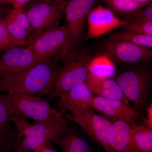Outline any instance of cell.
Here are the masks:
<instances>
[{"label": "cell", "mask_w": 152, "mask_h": 152, "mask_svg": "<svg viewBox=\"0 0 152 152\" xmlns=\"http://www.w3.org/2000/svg\"><path fill=\"white\" fill-rule=\"evenodd\" d=\"M7 15L13 19L18 23L31 34L32 27L29 19L23 8H14L9 12Z\"/></svg>", "instance_id": "27"}, {"label": "cell", "mask_w": 152, "mask_h": 152, "mask_svg": "<svg viewBox=\"0 0 152 152\" xmlns=\"http://www.w3.org/2000/svg\"><path fill=\"white\" fill-rule=\"evenodd\" d=\"M128 22H145L152 21V3L145 8L138 10L124 17Z\"/></svg>", "instance_id": "25"}, {"label": "cell", "mask_w": 152, "mask_h": 152, "mask_svg": "<svg viewBox=\"0 0 152 152\" xmlns=\"http://www.w3.org/2000/svg\"><path fill=\"white\" fill-rule=\"evenodd\" d=\"M72 44L67 28L58 26L42 33L26 47L40 61H57L65 56Z\"/></svg>", "instance_id": "4"}, {"label": "cell", "mask_w": 152, "mask_h": 152, "mask_svg": "<svg viewBox=\"0 0 152 152\" xmlns=\"http://www.w3.org/2000/svg\"><path fill=\"white\" fill-rule=\"evenodd\" d=\"M69 1H41L29 3L23 7L31 25L30 41L45 31L58 26Z\"/></svg>", "instance_id": "5"}, {"label": "cell", "mask_w": 152, "mask_h": 152, "mask_svg": "<svg viewBox=\"0 0 152 152\" xmlns=\"http://www.w3.org/2000/svg\"><path fill=\"white\" fill-rule=\"evenodd\" d=\"M8 0H0V5L6 4Z\"/></svg>", "instance_id": "34"}, {"label": "cell", "mask_w": 152, "mask_h": 152, "mask_svg": "<svg viewBox=\"0 0 152 152\" xmlns=\"http://www.w3.org/2000/svg\"><path fill=\"white\" fill-rule=\"evenodd\" d=\"M1 11L0 10V21H1Z\"/></svg>", "instance_id": "36"}, {"label": "cell", "mask_w": 152, "mask_h": 152, "mask_svg": "<svg viewBox=\"0 0 152 152\" xmlns=\"http://www.w3.org/2000/svg\"><path fill=\"white\" fill-rule=\"evenodd\" d=\"M12 121L15 126L11 134L12 138L22 148L32 151L45 143L54 142L68 128V121L63 117L31 124L12 115Z\"/></svg>", "instance_id": "2"}, {"label": "cell", "mask_w": 152, "mask_h": 152, "mask_svg": "<svg viewBox=\"0 0 152 152\" xmlns=\"http://www.w3.org/2000/svg\"><path fill=\"white\" fill-rule=\"evenodd\" d=\"M2 20L10 34L20 43L21 46H27L31 40V34L8 15Z\"/></svg>", "instance_id": "22"}, {"label": "cell", "mask_w": 152, "mask_h": 152, "mask_svg": "<svg viewBox=\"0 0 152 152\" xmlns=\"http://www.w3.org/2000/svg\"><path fill=\"white\" fill-rule=\"evenodd\" d=\"M0 152H13L9 138L4 144L0 146Z\"/></svg>", "instance_id": "32"}, {"label": "cell", "mask_w": 152, "mask_h": 152, "mask_svg": "<svg viewBox=\"0 0 152 152\" xmlns=\"http://www.w3.org/2000/svg\"><path fill=\"white\" fill-rule=\"evenodd\" d=\"M94 96L85 82L81 83L61 95L57 105L63 113L85 110L91 108V102Z\"/></svg>", "instance_id": "14"}, {"label": "cell", "mask_w": 152, "mask_h": 152, "mask_svg": "<svg viewBox=\"0 0 152 152\" xmlns=\"http://www.w3.org/2000/svg\"><path fill=\"white\" fill-rule=\"evenodd\" d=\"M132 125L123 121L113 123L109 134V152H134Z\"/></svg>", "instance_id": "15"}, {"label": "cell", "mask_w": 152, "mask_h": 152, "mask_svg": "<svg viewBox=\"0 0 152 152\" xmlns=\"http://www.w3.org/2000/svg\"><path fill=\"white\" fill-rule=\"evenodd\" d=\"M34 152H58L52 145V143L47 142L33 151Z\"/></svg>", "instance_id": "28"}, {"label": "cell", "mask_w": 152, "mask_h": 152, "mask_svg": "<svg viewBox=\"0 0 152 152\" xmlns=\"http://www.w3.org/2000/svg\"><path fill=\"white\" fill-rule=\"evenodd\" d=\"M87 40L98 38L128 23L115 15L110 9L101 5L95 7L90 12L88 18Z\"/></svg>", "instance_id": "10"}, {"label": "cell", "mask_w": 152, "mask_h": 152, "mask_svg": "<svg viewBox=\"0 0 152 152\" xmlns=\"http://www.w3.org/2000/svg\"><path fill=\"white\" fill-rule=\"evenodd\" d=\"M32 0H8L6 4L12 5L14 8L23 7Z\"/></svg>", "instance_id": "29"}, {"label": "cell", "mask_w": 152, "mask_h": 152, "mask_svg": "<svg viewBox=\"0 0 152 152\" xmlns=\"http://www.w3.org/2000/svg\"><path fill=\"white\" fill-rule=\"evenodd\" d=\"M133 1L146 6L150 3H152V0H133Z\"/></svg>", "instance_id": "33"}, {"label": "cell", "mask_w": 152, "mask_h": 152, "mask_svg": "<svg viewBox=\"0 0 152 152\" xmlns=\"http://www.w3.org/2000/svg\"><path fill=\"white\" fill-rule=\"evenodd\" d=\"M60 67L53 60L41 61L0 80V92H15L53 99V85Z\"/></svg>", "instance_id": "1"}, {"label": "cell", "mask_w": 152, "mask_h": 152, "mask_svg": "<svg viewBox=\"0 0 152 152\" xmlns=\"http://www.w3.org/2000/svg\"><path fill=\"white\" fill-rule=\"evenodd\" d=\"M116 81L128 100L138 109L142 107L148 99L151 85V74L145 67L132 69L118 76Z\"/></svg>", "instance_id": "7"}, {"label": "cell", "mask_w": 152, "mask_h": 152, "mask_svg": "<svg viewBox=\"0 0 152 152\" xmlns=\"http://www.w3.org/2000/svg\"><path fill=\"white\" fill-rule=\"evenodd\" d=\"M51 1V0H32L30 3L36 2L41 1Z\"/></svg>", "instance_id": "35"}, {"label": "cell", "mask_w": 152, "mask_h": 152, "mask_svg": "<svg viewBox=\"0 0 152 152\" xmlns=\"http://www.w3.org/2000/svg\"><path fill=\"white\" fill-rule=\"evenodd\" d=\"M9 140L10 142L13 152H34L32 151H26L22 148L15 142L11 135L9 137Z\"/></svg>", "instance_id": "31"}, {"label": "cell", "mask_w": 152, "mask_h": 152, "mask_svg": "<svg viewBox=\"0 0 152 152\" xmlns=\"http://www.w3.org/2000/svg\"><path fill=\"white\" fill-rule=\"evenodd\" d=\"M91 107L95 110L115 121H123L131 125L136 124L138 109L121 100L111 99L94 96Z\"/></svg>", "instance_id": "12"}, {"label": "cell", "mask_w": 152, "mask_h": 152, "mask_svg": "<svg viewBox=\"0 0 152 152\" xmlns=\"http://www.w3.org/2000/svg\"><path fill=\"white\" fill-rule=\"evenodd\" d=\"M71 118L80 126L92 140L109 152V134L113 124L110 120L96 113L92 108L71 112Z\"/></svg>", "instance_id": "8"}, {"label": "cell", "mask_w": 152, "mask_h": 152, "mask_svg": "<svg viewBox=\"0 0 152 152\" xmlns=\"http://www.w3.org/2000/svg\"><path fill=\"white\" fill-rule=\"evenodd\" d=\"M1 95L12 115L19 118L42 122L63 117L61 113L52 107L49 99L42 96L15 92Z\"/></svg>", "instance_id": "3"}, {"label": "cell", "mask_w": 152, "mask_h": 152, "mask_svg": "<svg viewBox=\"0 0 152 152\" xmlns=\"http://www.w3.org/2000/svg\"><path fill=\"white\" fill-rule=\"evenodd\" d=\"M88 70L89 73L95 77L107 79L114 75L115 69L113 63L107 58L100 56L91 61Z\"/></svg>", "instance_id": "19"}, {"label": "cell", "mask_w": 152, "mask_h": 152, "mask_svg": "<svg viewBox=\"0 0 152 152\" xmlns=\"http://www.w3.org/2000/svg\"><path fill=\"white\" fill-rule=\"evenodd\" d=\"M104 48L114 58L125 63H149L152 57L151 48L124 41H108Z\"/></svg>", "instance_id": "13"}, {"label": "cell", "mask_w": 152, "mask_h": 152, "mask_svg": "<svg viewBox=\"0 0 152 152\" xmlns=\"http://www.w3.org/2000/svg\"><path fill=\"white\" fill-rule=\"evenodd\" d=\"M145 126L152 129V105L151 104L147 110L146 117L145 120Z\"/></svg>", "instance_id": "30"}, {"label": "cell", "mask_w": 152, "mask_h": 152, "mask_svg": "<svg viewBox=\"0 0 152 152\" xmlns=\"http://www.w3.org/2000/svg\"><path fill=\"white\" fill-rule=\"evenodd\" d=\"M98 0H69L65 9L66 27L73 43L81 37L86 20Z\"/></svg>", "instance_id": "9"}, {"label": "cell", "mask_w": 152, "mask_h": 152, "mask_svg": "<svg viewBox=\"0 0 152 152\" xmlns=\"http://www.w3.org/2000/svg\"><path fill=\"white\" fill-rule=\"evenodd\" d=\"M89 57L75 54L65 60L57 72L53 85V99L60 97L78 84L84 83L89 74Z\"/></svg>", "instance_id": "6"}, {"label": "cell", "mask_w": 152, "mask_h": 152, "mask_svg": "<svg viewBox=\"0 0 152 152\" xmlns=\"http://www.w3.org/2000/svg\"><path fill=\"white\" fill-rule=\"evenodd\" d=\"M134 152H152V129L144 125H132Z\"/></svg>", "instance_id": "18"}, {"label": "cell", "mask_w": 152, "mask_h": 152, "mask_svg": "<svg viewBox=\"0 0 152 152\" xmlns=\"http://www.w3.org/2000/svg\"><path fill=\"white\" fill-rule=\"evenodd\" d=\"M40 61L27 47H14L0 57V78L20 72Z\"/></svg>", "instance_id": "11"}, {"label": "cell", "mask_w": 152, "mask_h": 152, "mask_svg": "<svg viewBox=\"0 0 152 152\" xmlns=\"http://www.w3.org/2000/svg\"><path fill=\"white\" fill-rule=\"evenodd\" d=\"M104 1L110 7L111 9L110 10L124 17L146 7L133 0H104Z\"/></svg>", "instance_id": "23"}, {"label": "cell", "mask_w": 152, "mask_h": 152, "mask_svg": "<svg viewBox=\"0 0 152 152\" xmlns=\"http://www.w3.org/2000/svg\"><path fill=\"white\" fill-rule=\"evenodd\" d=\"M121 27L126 31L139 34L152 36V21L145 22H128Z\"/></svg>", "instance_id": "26"}, {"label": "cell", "mask_w": 152, "mask_h": 152, "mask_svg": "<svg viewBox=\"0 0 152 152\" xmlns=\"http://www.w3.org/2000/svg\"><path fill=\"white\" fill-rule=\"evenodd\" d=\"M0 80H1V78H0Z\"/></svg>", "instance_id": "37"}, {"label": "cell", "mask_w": 152, "mask_h": 152, "mask_svg": "<svg viewBox=\"0 0 152 152\" xmlns=\"http://www.w3.org/2000/svg\"><path fill=\"white\" fill-rule=\"evenodd\" d=\"M108 41H124L149 48H152V36L139 34L127 31L112 34Z\"/></svg>", "instance_id": "21"}, {"label": "cell", "mask_w": 152, "mask_h": 152, "mask_svg": "<svg viewBox=\"0 0 152 152\" xmlns=\"http://www.w3.org/2000/svg\"><path fill=\"white\" fill-rule=\"evenodd\" d=\"M12 113L0 94V146L4 144L10 136Z\"/></svg>", "instance_id": "20"}, {"label": "cell", "mask_w": 152, "mask_h": 152, "mask_svg": "<svg viewBox=\"0 0 152 152\" xmlns=\"http://www.w3.org/2000/svg\"><path fill=\"white\" fill-rule=\"evenodd\" d=\"M54 143L58 145L63 152H92L86 140L67 128Z\"/></svg>", "instance_id": "17"}, {"label": "cell", "mask_w": 152, "mask_h": 152, "mask_svg": "<svg viewBox=\"0 0 152 152\" xmlns=\"http://www.w3.org/2000/svg\"><path fill=\"white\" fill-rule=\"evenodd\" d=\"M94 96L111 99L121 100L129 102L116 81L99 78L89 73L85 82Z\"/></svg>", "instance_id": "16"}, {"label": "cell", "mask_w": 152, "mask_h": 152, "mask_svg": "<svg viewBox=\"0 0 152 152\" xmlns=\"http://www.w3.org/2000/svg\"><path fill=\"white\" fill-rule=\"evenodd\" d=\"M18 46L20 43L14 39L8 31L3 21H0V53L6 51Z\"/></svg>", "instance_id": "24"}]
</instances>
